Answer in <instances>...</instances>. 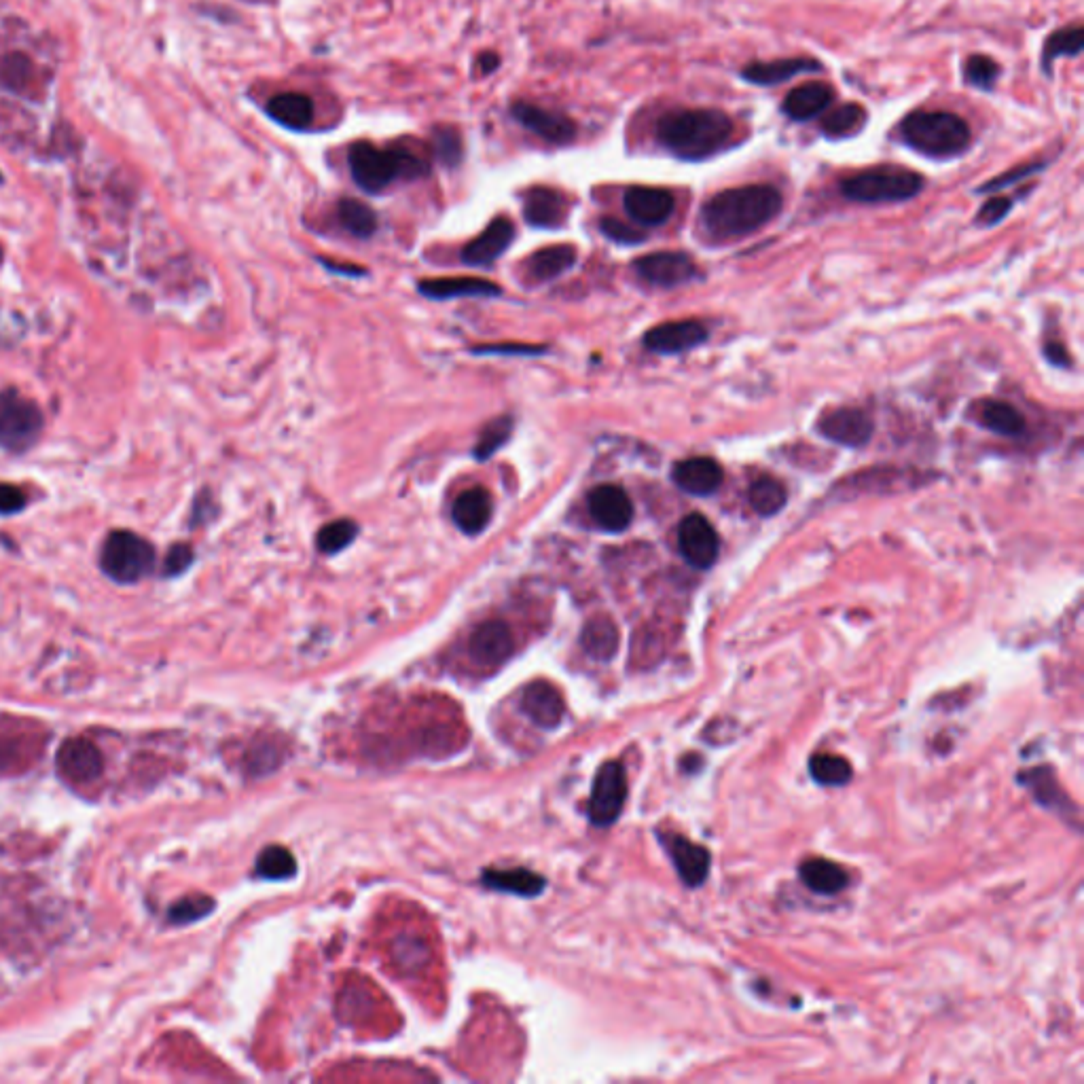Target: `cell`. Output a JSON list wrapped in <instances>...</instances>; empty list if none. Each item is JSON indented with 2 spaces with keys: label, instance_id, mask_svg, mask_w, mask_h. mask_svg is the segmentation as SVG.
<instances>
[{
  "label": "cell",
  "instance_id": "cell-1",
  "mask_svg": "<svg viewBox=\"0 0 1084 1084\" xmlns=\"http://www.w3.org/2000/svg\"><path fill=\"white\" fill-rule=\"evenodd\" d=\"M782 210V193L773 185L725 189L703 204L701 225L716 240L744 238L769 225Z\"/></svg>",
  "mask_w": 1084,
  "mask_h": 1084
},
{
  "label": "cell",
  "instance_id": "cell-2",
  "mask_svg": "<svg viewBox=\"0 0 1084 1084\" xmlns=\"http://www.w3.org/2000/svg\"><path fill=\"white\" fill-rule=\"evenodd\" d=\"M657 142L682 161H703L725 151L735 136V121L718 108H676L655 128Z\"/></svg>",
  "mask_w": 1084,
  "mask_h": 1084
},
{
  "label": "cell",
  "instance_id": "cell-3",
  "mask_svg": "<svg viewBox=\"0 0 1084 1084\" xmlns=\"http://www.w3.org/2000/svg\"><path fill=\"white\" fill-rule=\"evenodd\" d=\"M898 134L909 149L932 159L960 157L972 140L968 121L947 111H915L902 119Z\"/></svg>",
  "mask_w": 1084,
  "mask_h": 1084
},
{
  "label": "cell",
  "instance_id": "cell-4",
  "mask_svg": "<svg viewBox=\"0 0 1084 1084\" xmlns=\"http://www.w3.org/2000/svg\"><path fill=\"white\" fill-rule=\"evenodd\" d=\"M841 195L858 204H890L913 200L924 189V176L898 166H881L841 180Z\"/></svg>",
  "mask_w": 1084,
  "mask_h": 1084
},
{
  "label": "cell",
  "instance_id": "cell-5",
  "mask_svg": "<svg viewBox=\"0 0 1084 1084\" xmlns=\"http://www.w3.org/2000/svg\"><path fill=\"white\" fill-rule=\"evenodd\" d=\"M155 547L130 530H115L100 549V568L119 585H134L155 570Z\"/></svg>",
  "mask_w": 1084,
  "mask_h": 1084
},
{
  "label": "cell",
  "instance_id": "cell-6",
  "mask_svg": "<svg viewBox=\"0 0 1084 1084\" xmlns=\"http://www.w3.org/2000/svg\"><path fill=\"white\" fill-rule=\"evenodd\" d=\"M43 413L20 390L0 392V447L11 454H24L43 432Z\"/></svg>",
  "mask_w": 1084,
  "mask_h": 1084
},
{
  "label": "cell",
  "instance_id": "cell-7",
  "mask_svg": "<svg viewBox=\"0 0 1084 1084\" xmlns=\"http://www.w3.org/2000/svg\"><path fill=\"white\" fill-rule=\"evenodd\" d=\"M627 801V775L625 767L619 761L604 763L595 773L591 799H589V820L595 826H610L619 820Z\"/></svg>",
  "mask_w": 1084,
  "mask_h": 1084
},
{
  "label": "cell",
  "instance_id": "cell-8",
  "mask_svg": "<svg viewBox=\"0 0 1084 1084\" xmlns=\"http://www.w3.org/2000/svg\"><path fill=\"white\" fill-rule=\"evenodd\" d=\"M348 164L356 185L369 193L384 191L392 180L399 178L394 153L377 149L375 144L365 140L352 144Z\"/></svg>",
  "mask_w": 1084,
  "mask_h": 1084
},
{
  "label": "cell",
  "instance_id": "cell-9",
  "mask_svg": "<svg viewBox=\"0 0 1084 1084\" xmlns=\"http://www.w3.org/2000/svg\"><path fill=\"white\" fill-rule=\"evenodd\" d=\"M678 547L682 557L697 570H708L716 564L720 553V540L712 523L699 515H686L678 530Z\"/></svg>",
  "mask_w": 1084,
  "mask_h": 1084
},
{
  "label": "cell",
  "instance_id": "cell-10",
  "mask_svg": "<svg viewBox=\"0 0 1084 1084\" xmlns=\"http://www.w3.org/2000/svg\"><path fill=\"white\" fill-rule=\"evenodd\" d=\"M659 839L665 847L667 856L672 858L676 873L680 875L682 883L689 885V888H699V885H703V881H706L710 875V862H712L708 849L678 833H661Z\"/></svg>",
  "mask_w": 1084,
  "mask_h": 1084
},
{
  "label": "cell",
  "instance_id": "cell-11",
  "mask_svg": "<svg viewBox=\"0 0 1084 1084\" xmlns=\"http://www.w3.org/2000/svg\"><path fill=\"white\" fill-rule=\"evenodd\" d=\"M56 767L70 784H92L102 773V754L87 739L70 737L58 750Z\"/></svg>",
  "mask_w": 1084,
  "mask_h": 1084
},
{
  "label": "cell",
  "instance_id": "cell-12",
  "mask_svg": "<svg viewBox=\"0 0 1084 1084\" xmlns=\"http://www.w3.org/2000/svg\"><path fill=\"white\" fill-rule=\"evenodd\" d=\"M513 119L523 125L528 132L536 134L538 138L547 140L551 144H568L576 136V125L570 117L549 111L528 102H517L511 106Z\"/></svg>",
  "mask_w": 1084,
  "mask_h": 1084
},
{
  "label": "cell",
  "instance_id": "cell-13",
  "mask_svg": "<svg viewBox=\"0 0 1084 1084\" xmlns=\"http://www.w3.org/2000/svg\"><path fill=\"white\" fill-rule=\"evenodd\" d=\"M818 428L826 439L845 447H864L871 441L875 432L871 415L854 407L833 409L830 413H826L820 420Z\"/></svg>",
  "mask_w": 1084,
  "mask_h": 1084
},
{
  "label": "cell",
  "instance_id": "cell-14",
  "mask_svg": "<svg viewBox=\"0 0 1084 1084\" xmlns=\"http://www.w3.org/2000/svg\"><path fill=\"white\" fill-rule=\"evenodd\" d=\"M636 271L650 284L661 288H674L691 282L697 274V265L689 255H684V252L665 250L638 259Z\"/></svg>",
  "mask_w": 1084,
  "mask_h": 1084
},
{
  "label": "cell",
  "instance_id": "cell-15",
  "mask_svg": "<svg viewBox=\"0 0 1084 1084\" xmlns=\"http://www.w3.org/2000/svg\"><path fill=\"white\" fill-rule=\"evenodd\" d=\"M708 341V329L697 320H676L653 327L644 335V346L657 354H682Z\"/></svg>",
  "mask_w": 1084,
  "mask_h": 1084
},
{
  "label": "cell",
  "instance_id": "cell-16",
  "mask_svg": "<svg viewBox=\"0 0 1084 1084\" xmlns=\"http://www.w3.org/2000/svg\"><path fill=\"white\" fill-rule=\"evenodd\" d=\"M625 212L644 227H659L670 221L676 210L672 191L659 187H631L623 197Z\"/></svg>",
  "mask_w": 1084,
  "mask_h": 1084
},
{
  "label": "cell",
  "instance_id": "cell-17",
  "mask_svg": "<svg viewBox=\"0 0 1084 1084\" xmlns=\"http://www.w3.org/2000/svg\"><path fill=\"white\" fill-rule=\"evenodd\" d=\"M591 517L598 521L606 532L619 534L629 528L634 519V504L619 485H600L589 494Z\"/></svg>",
  "mask_w": 1084,
  "mask_h": 1084
},
{
  "label": "cell",
  "instance_id": "cell-18",
  "mask_svg": "<svg viewBox=\"0 0 1084 1084\" xmlns=\"http://www.w3.org/2000/svg\"><path fill=\"white\" fill-rule=\"evenodd\" d=\"M515 650V640L511 629L502 621H487L479 625L471 640H468V653L479 665L496 667L507 661Z\"/></svg>",
  "mask_w": 1084,
  "mask_h": 1084
},
{
  "label": "cell",
  "instance_id": "cell-19",
  "mask_svg": "<svg viewBox=\"0 0 1084 1084\" xmlns=\"http://www.w3.org/2000/svg\"><path fill=\"white\" fill-rule=\"evenodd\" d=\"M521 710L542 729H555L564 720V699L553 684L536 680L521 693Z\"/></svg>",
  "mask_w": 1084,
  "mask_h": 1084
},
{
  "label": "cell",
  "instance_id": "cell-20",
  "mask_svg": "<svg viewBox=\"0 0 1084 1084\" xmlns=\"http://www.w3.org/2000/svg\"><path fill=\"white\" fill-rule=\"evenodd\" d=\"M674 483L682 492L691 496H710L714 494L725 479V473L716 460L712 458H689L674 464L672 471Z\"/></svg>",
  "mask_w": 1084,
  "mask_h": 1084
},
{
  "label": "cell",
  "instance_id": "cell-21",
  "mask_svg": "<svg viewBox=\"0 0 1084 1084\" xmlns=\"http://www.w3.org/2000/svg\"><path fill=\"white\" fill-rule=\"evenodd\" d=\"M835 102V89L833 85L813 81L794 87L784 98L782 111L792 121H811L820 115H824Z\"/></svg>",
  "mask_w": 1084,
  "mask_h": 1084
},
{
  "label": "cell",
  "instance_id": "cell-22",
  "mask_svg": "<svg viewBox=\"0 0 1084 1084\" xmlns=\"http://www.w3.org/2000/svg\"><path fill=\"white\" fill-rule=\"evenodd\" d=\"M820 70H822V64L818 60L799 56V58H780V60H769V62H752L744 66L742 77L752 85L773 87L799 75H807V72H820Z\"/></svg>",
  "mask_w": 1084,
  "mask_h": 1084
},
{
  "label": "cell",
  "instance_id": "cell-23",
  "mask_svg": "<svg viewBox=\"0 0 1084 1084\" xmlns=\"http://www.w3.org/2000/svg\"><path fill=\"white\" fill-rule=\"evenodd\" d=\"M515 238V225L507 219V216H498L487 229L468 244L462 252V261L468 265H490L496 261L504 250L511 246Z\"/></svg>",
  "mask_w": 1084,
  "mask_h": 1084
},
{
  "label": "cell",
  "instance_id": "cell-24",
  "mask_svg": "<svg viewBox=\"0 0 1084 1084\" xmlns=\"http://www.w3.org/2000/svg\"><path fill=\"white\" fill-rule=\"evenodd\" d=\"M566 200L562 193L547 187H536L526 195L523 202V216L532 227L555 229L566 219Z\"/></svg>",
  "mask_w": 1084,
  "mask_h": 1084
},
{
  "label": "cell",
  "instance_id": "cell-25",
  "mask_svg": "<svg viewBox=\"0 0 1084 1084\" xmlns=\"http://www.w3.org/2000/svg\"><path fill=\"white\" fill-rule=\"evenodd\" d=\"M481 883L485 888L517 894L523 898H534L547 888L545 877H540L538 873L528 869H487L481 875Z\"/></svg>",
  "mask_w": 1084,
  "mask_h": 1084
},
{
  "label": "cell",
  "instance_id": "cell-26",
  "mask_svg": "<svg viewBox=\"0 0 1084 1084\" xmlns=\"http://www.w3.org/2000/svg\"><path fill=\"white\" fill-rule=\"evenodd\" d=\"M801 881L809 890L822 896H835L843 892L849 883L847 871L841 864L826 860V858H809L801 864L799 869Z\"/></svg>",
  "mask_w": 1084,
  "mask_h": 1084
},
{
  "label": "cell",
  "instance_id": "cell-27",
  "mask_svg": "<svg viewBox=\"0 0 1084 1084\" xmlns=\"http://www.w3.org/2000/svg\"><path fill=\"white\" fill-rule=\"evenodd\" d=\"M267 115L288 130H305L314 121V102L305 94L286 92L267 102Z\"/></svg>",
  "mask_w": 1084,
  "mask_h": 1084
},
{
  "label": "cell",
  "instance_id": "cell-28",
  "mask_svg": "<svg viewBox=\"0 0 1084 1084\" xmlns=\"http://www.w3.org/2000/svg\"><path fill=\"white\" fill-rule=\"evenodd\" d=\"M456 526L466 534H479L487 528L492 517V498L481 487H473V490L464 492L456 504H454Z\"/></svg>",
  "mask_w": 1084,
  "mask_h": 1084
},
{
  "label": "cell",
  "instance_id": "cell-29",
  "mask_svg": "<svg viewBox=\"0 0 1084 1084\" xmlns=\"http://www.w3.org/2000/svg\"><path fill=\"white\" fill-rule=\"evenodd\" d=\"M420 293L430 299H456V297H494L500 286L479 278H443L426 280L420 284Z\"/></svg>",
  "mask_w": 1084,
  "mask_h": 1084
},
{
  "label": "cell",
  "instance_id": "cell-30",
  "mask_svg": "<svg viewBox=\"0 0 1084 1084\" xmlns=\"http://www.w3.org/2000/svg\"><path fill=\"white\" fill-rule=\"evenodd\" d=\"M36 83L34 60L24 51H11L0 58V87L15 96H32Z\"/></svg>",
  "mask_w": 1084,
  "mask_h": 1084
},
{
  "label": "cell",
  "instance_id": "cell-31",
  "mask_svg": "<svg viewBox=\"0 0 1084 1084\" xmlns=\"http://www.w3.org/2000/svg\"><path fill=\"white\" fill-rule=\"evenodd\" d=\"M585 653L595 661H610L619 650V629L608 617H593L581 634Z\"/></svg>",
  "mask_w": 1084,
  "mask_h": 1084
},
{
  "label": "cell",
  "instance_id": "cell-32",
  "mask_svg": "<svg viewBox=\"0 0 1084 1084\" xmlns=\"http://www.w3.org/2000/svg\"><path fill=\"white\" fill-rule=\"evenodd\" d=\"M1021 782L1032 790L1034 799L1046 807V809H1053V811H1059V813H1065L1070 811L1072 803L1070 799L1065 797L1063 790L1059 788L1057 780L1053 778V771L1049 767H1038V769H1029L1027 773L1021 775Z\"/></svg>",
  "mask_w": 1084,
  "mask_h": 1084
},
{
  "label": "cell",
  "instance_id": "cell-33",
  "mask_svg": "<svg viewBox=\"0 0 1084 1084\" xmlns=\"http://www.w3.org/2000/svg\"><path fill=\"white\" fill-rule=\"evenodd\" d=\"M1084 47V30L1080 24L1055 30L1042 47V68L1046 75L1059 58H1078Z\"/></svg>",
  "mask_w": 1084,
  "mask_h": 1084
},
{
  "label": "cell",
  "instance_id": "cell-34",
  "mask_svg": "<svg viewBox=\"0 0 1084 1084\" xmlns=\"http://www.w3.org/2000/svg\"><path fill=\"white\" fill-rule=\"evenodd\" d=\"M574 261H576V250L568 244L542 248L530 261V274L540 282L553 280L557 276L566 274V271L574 265Z\"/></svg>",
  "mask_w": 1084,
  "mask_h": 1084
},
{
  "label": "cell",
  "instance_id": "cell-35",
  "mask_svg": "<svg viewBox=\"0 0 1084 1084\" xmlns=\"http://www.w3.org/2000/svg\"><path fill=\"white\" fill-rule=\"evenodd\" d=\"M866 123V111L858 102L841 104L822 117V132L828 138H849L858 134Z\"/></svg>",
  "mask_w": 1084,
  "mask_h": 1084
},
{
  "label": "cell",
  "instance_id": "cell-36",
  "mask_svg": "<svg viewBox=\"0 0 1084 1084\" xmlns=\"http://www.w3.org/2000/svg\"><path fill=\"white\" fill-rule=\"evenodd\" d=\"M750 507L761 517H773L786 507L788 492L782 481L773 477H761L750 485Z\"/></svg>",
  "mask_w": 1084,
  "mask_h": 1084
},
{
  "label": "cell",
  "instance_id": "cell-37",
  "mask_svg": "<svg viewBox=\"0 0 1084 1084\" xmlns=\"http://www.w3.org/2000/svg\"><path fill=\"white\" fill-rule=\"evenodd\" d=\"M981 424L998 435L1004 437H1019L1025 430L1023 415L1008 403L1002 401H987L981 407Z\"/></svg>",
  "mask_w": 1084,
  "mask_h": 1084
},
{
  "label": "cell",
  "instance_id": "cell-38",
  "mask_svg": "<svg viewBox=\"0 0 1084 1084\" xmlns=\"http://www.w3.org/2000/svg\"><path fill=\"white\" fill-rule=\"evenodd\" d=\"M809 773H811V778L822 786H845L849 780H852L854 769L843 756L822 752V754L811 756Z\"/></svg>",
  "mask_w": 1084,
  "mask_h": 1084
},
{
  "label": "cell",
  "instance_id": "cell-39",
  "mask_svg": "<svg viewBox=\"0 0 1084 1084\" xmlns=\"http://www.w3.org/2000/svg\"><path fill=\"white\" fill-rule=\"evenodd\" d=\"M255 871L261 879L282 881V879H291L297 873V862L286 847L267 845L257 858Z\"/></svg>",
  "mask_w": 1084,
  "mask_h": 1084
},
{
  "label": "cell",
  "instance_id": "cell-40",
  "mask_svg": "<svg viewBox=\"0 0 1084 1084\" xmlns=\"http://www.w3.org/2000/svg\"><path fill=\"white\" fill-rule=\"evenodd\" d=\"M339 221L346 227L352 236L356 238H371L377 231V216L375 212L358 200H341L339 208Z\"/></svg>",
  "mask_w": 1084,
  "mask_h": 1084
},
{
  "label": "cell",
  "instance_id": "cell-41",
  "mask_svg": "<svg viewBox=\"0 0 1084 1084\" xmlns=\"http://www.w3.org/2000/svg\"><path fill=\"white\" fill-rule=\"evenodd\" d=\"M214 909H216V902L210 896H204V894L185 896L176 900L170 907L168 921L174 926H189V924H195V921L208 917Z\"/></svg>",
  "mask_w": 1084,
  "mask_h": 1084
},
{
  "label": "cell",
  "instance_id": "cell-42",
  "mask_svg": "<svg viewBox=\"0 0 1084 1084\" xmlns=\"http://www.w3.org/2000/svg\"><path fill=\"white\" fill-rule=\"evenodd\" d=\"M356 523L352 519H339V521H333L329 523V526H324L320 532H318V549L322 553H339L341 549H346L350 542L356 538Z\"/></svg>",
  "mask_w": 1084,
  "mask_h": 1084
},
{
  "label": "cell",
  "instance_id": "cell-43",
  "mask_svg": "<svg viewBox=\"0 0 1084 1084\" xmlns=\"http://www.w3.org/2000/svg\"><path fill=\"white\" fill-rule=\"evenodd\" d=\"M1000 77V66L998 62L989 58V56H981V53H974V56H970L964 64V81L970 85V87H977V89H991L993 85H996Z\"/></svg>",
  "mask_w": 1084,
  "mask_h": 1084
},
{
  "label": "cell",
  "instance_id": "cell-44",
  "mask_svg": "<svg viewBox=\"0 0 1084 1084\" xmlns=\"http://www.w3.org/2000/svg\"><path fill=\"white\" fill-rule=\"evenodd\" d=\"M511 430H513L511 418H498L492 424H487L481 435V441L475 447V456L479 460H487L492 454H496V451L509 441Z\"/></svg>",
  "mask_w": 1084,
  "mask_h": 1084
},
{
  "label": "cell",
  "instance_id": "cell-45",
  "mask_svg": "<svg viewBox=\"0 0 1084 1084\" xmlns=\"http://www.w3.org/2000/svg\"><path fill=\"white\" fill-rule=\"evenodd\" d=\"M432 144H435V155L443 166L454 168L462 161V138L454 128H437L432 132Z\"/></svg>",
  "mask_w": 1084,
  "mask_h": 1084
},
{
  "label": "cell",
  "instance_id": "cell-46",
  "mask_svg": "<svg viewBox=\"0 0 1084 1084\" xmlns=\"http://www.w3.org/2000/svg\"><path fill=\"white\" fill-rule=\"evenodd\" d=\"M26 331V322L20 314L0 307V348H9L20 341Z\"/></svg>",
  "mask_w": 1084,
  "mask_h": 1084
},
{
  "label": "cell",
  "instance_id": "cell-47",
  "mask_svg": "<svg viewBox=\"0 0 1084 1084\" xmlns=\"http://www.w3.org/2000/svg\"><path fill=\"white\" fill-rule=\"evenodd\" d=\"M1044 168H1046L1044 161H1040V164H1038V161H1032V164H1023V166H1019V168H1013V170H1010V172L1004 174V176L993 178L991 183L983 185L979 191H981V193H983V191H985V193H989V191H1000V189L1015 185V183H1019V180H1023V178H1027V176H1032V174H1036V172H1040V170H1044Z\"/></svg>",
  "mask_w": 1084,
  "mask_h": 1084
},
{
  "label": "cell",
  "instance_id": "cell-48",
  "mask_svg": "<svg viewBox=\"0 0 1084 1084\" xmlns=\"http://www.w3.org/2000/svg\"><path fill=\"white\" fill-rule=\"evenodd\" d=\"M1010 208H1013V200H1008V197H1002V195L991 197V200L987 204H983V208L979 210L977 223L983 225V227L998 225L1000 221L1006 219V214L1010 212Z\"/></svg>",
  "mask_w": 1084,
  "mask_h": 1084
},
{
  "label": "cell",
  "instance_id": "cell-49",
  "mask_svg": "<svg viewBox=\"0 0 1084 1084\" xmlns=\"http://www.w3.org/2000/svg\"><path fill=\"white\" fill-rule=\"evenodd\" d=\"M600 227L604 231V236L610 238L612 242H619V244H640V242H644V233L642 231L625 225L619 219H604Z\"/></svg>",
  "mask_w": 1084,
  "mask_h": 1084
},
{
  "label": "cell",
  "instance_id": "cell-50",
  "mask_svg": "<svg viewBox=\"0 0 1084 1084\" xmlns=\"http://www.w3.org/2000/svg\"><path fill=\"white\" fill-rule=\"evenodd\" d=\"M394 159H396V170H399V178H420V176H426L428 174V164L418 157L413 155L405 149H394Z\"/></svg>",
  "mask_w": 1084,
  "mask_h": 1084
},
{
  "label": "cell",
  "instance_id": "cell-51",
  "mask_svg": "<svg viewBox=\"0 0 1084 1084\" xmlns=\"http://www.w3.org/2000/svg\"><path fill=\"white\" fill-rule=\"evenodd\" d=\"M193 549L189 545H174L170 553L166 555L164 562V576H178L193 564Z\"/></svg>",
  "mask_w": 1084,
  "mask_h": 1084
},
{
  "label": "cell",
  "instance_id": "cell-52",
  "mask_svg": "<svg viewBox=\"0 0 1084 1084\" xmlns=\"http://www.w3.org/2000/svg\"><path fill=\"white\" fill-rule=\"evenodd\" d=\"M26 507V494L17 485L0 483V515H15Z\"/></svg>",
  "mask_w": 1084,
  "mask_h": 1084
},
{
  "label": "cell",
  "instance_id": "cell-53",
  "mask_svg": "<svg viewBox=\"0 0 1084 1084\" xmlns=\"http://www.w3.org/2000/svg\"><path fill=\"white\" fill-rule=\"evenodd\" d=\"M1044 354H1046V358L1051 360L1053 365L1070 367V356H1068V352H1065V348L1061 346V343H1046Z\"/></svg>",
  "mask_w": 1084,
  "mask_h": 1084
},
{
  "label": "cell",
  "instance_id": "cell-54",
  "mask_svg": "<svg viewBox=\"0 0 1084 1084\" xmlns=\"http://www.w3.org/2000/svg\"><path fill=\"white\" fill-rule=\"evenodd\" d=\"M498 64H500V58L496 56V53H483V56L477 62V68H479L481 75H490V72H494L498 68Z\"/></svg>",
  "mask_w": 1084,
  "mask_h": 1084
},
{
  "label": "cell",
  "instance_id": "cell-55",
  "mask_svg": "<svg viewBox=\"0 0 1084 1084\" xmlns=\"http://www.w3.org/2000/svg\"><path fill=\"white\" fill-rule=\"evenodd\" d=\"M0 259H3V250H0Z\"/></svg>",
  "mask_w": 1084,
  "mask_h": 1084
},
{
  "label": "cell",
  "instance_id": "cell-56",
  "mask_svg": "<svg viewBox=\"0 0 1084 1084\" xmlns=\"http://www.w3.org/2000/svg\"><path fill=\"white\" fill-rule=\"evenodd\" d=\"M0 183H3V176H0Z\"/></svg>",
  "mask_w": 1084,
  "mask_h": 1084
}]
</instances>
